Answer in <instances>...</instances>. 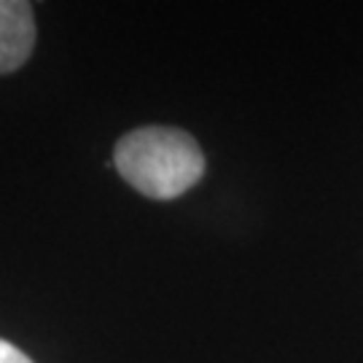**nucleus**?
Instances as JSON below:
<instances>
[{
	"label": "nucleus",
	"mask_w": 363,
	"mask_h": 363,
	"mask_svg": "<svg viewBox=\"0 0 363 363\" xmlns=\"http://www.w3.org/2000/svg\"><path fill=\"white\" fill-rule=\"evenodd\" d=\"M113 162L121 178L151 199H175L205 172V156L196 140L175 127H140L124 135Z\"/></svg>",
	"instance_id": "1"
},
{
	"label": "nucleus",
	"mask_w": 363,
	"mask_h": 363,
	"mask_svg": "<svg viewBox=\"0 0 363 363\" xmlns=\"http://www.w3.org/2000/svg\"><path fill=\"white\" fill-rule=\"evenodd\" d=\"M35 46L30 0H0V76L25 65Z\"/></svg>",
	"instance_id": "2"
},
{
	"label": "nucleus",
	"mask_w": 363,
	"mask_h": 363,
	"mask_svg": "<svg viewBox=\"0 0 363 363\" xmlns=\"http://www.w3.org/2000/svg\"><path fill=\"white\" fill-rule=\"evenodd\" d=\"M0 363H33V361L19 347H13L11 342L0 339Z\"/></svg>",
	"instance_id": "3"
}]
</instances>
